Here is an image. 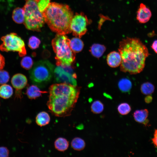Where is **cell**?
<instances>
[{
	"label": "cell",
	"instance_id": "cell-1",
	"mask_svg": "<svg viewBox=\"0 0 157 157\" xmlns=\"http://www.w3.org/2000/svg\"><path fill=\"white\" fill-rule=\"evenodd\" d=\"M118 50L122 58L120 70L131 74L142 72L146 59L150 55L146 45L136 38L123 39L119 42Z\"/></svg>",
	"mask_w": 157,
	"mask_h": 157
},
{
	"label": "cell",
	"instance_id": "cell-2",
	"mask_svg": "<svg viewBox=\"0 0 157 157\" xmlns=\"http://www.w3.org/2000/svg\"><path fill=\"white\" fill-rule=\"evenodd\" d=\"M80 88L64 83L52 85L49 88V100L47 105L49 111L55 116L70 115L79 97Z\"/></svg>",
	"mask_w": 157,
	"mask_h": 157
},
{
	"label": "cell",
	"instance_id": "cell-3",
	"mask_svg": "<svg viewBox=\"0 0 157 157\" xmlns=\"http://www.w3.org/2000/svg\"><path fill=\"white\" fill-rule=\"evenodd\" d=\"M45 22L57 34L71 33V24L73 13L66 4L50 3L42 12Z\"/></svg>",
	"mask_w": 157,
	"mask_h": 157
},
{
	"label": "cell",
	"instance_id": "cell-4",
	"mask_svg": "<svg viewBox=\"0 0 157 157\" xmlns=\"http://www.w3.org/2000/svg\"><path fill=\"white\" fill-rule=\"evenodd\" d=\"M70 40L65 35L57 34L51 44L55 53L56 64L59 65H71L75 58V53L71 48Z\"/></svg>",
	"mask_w": 157,
	"mask_h": 157
},
{
	"label": "cell",
	"instance_id": "cell-5",
	"mask_svg": "<svg viewBox=\"0 0 157 157\" xmlns=\"http://www.w3.org/2000/svg\"><path fill=\"white\" fill-rule=\"evenodd\" d=\"M39 0H25L23 8L25 12L24 22L28 30L40 31L45 21L42 13L38 5Z\"/></svg>",
	"mask_w": 157,
	"mask_h": 157
},
{
	"label": "cell",
	"instance_id": "cell-6",
	"mask_svg": "<svg viewBox=\"0 0 157 157\" xmlns=\"http://www.w3.org/2000/svg\"><path fill=\"white\" fill-rule=\"evenodd\" d=\"M54 67L49 60H41L35 62L29 71L32 82L38 86L46 85L51 80Z\"/></svg>",
	"mask_w": 157,
	"mask_h": 157
},
{
	"label": "cell",
	"instance_id": "cell-7",
	"mask_svg": "<svg viewBox=\"0 0 157 157\" xmlns=\"http://www.w3.org/2000/svg\"><path fill=\"white\" fill-rule=\"evenodd\" d=\"M2 42L0 45V50L2 51H16L20 57L26 54L25 44L23 40L15 33H11L1 38Z\"/></svg>",
	"mask_w": 157,
	"mask_h": 157
},
{
	"label": "cell",
	"instance_id": "cell-8",
	"mask_svg": "<svg viewBox=\"0 0 157 157\" xmlns=\"http://www.w3.org/2000/svg\"><path fill=\"white\" fill-rule=\"evenodd\" d=\"M53 75L58 83L76 86V75L71 65L57 66L54 69Z\"/></svg>",
	"mask_w": 157,
	"mask_h": 157
},
{
	"label": "cell",
	"instance_id": "cell-9",
	"mask_svg": "<svg viewBox=\"0 0 157 157\" xmlns=\"http://www.w3.org/2000/svg\"><path fill=\"white\" fill-rule=\"evenodd\" d=\"M90 22V20L88 19L83 13H76L73 16L71 24L73 35L76 37H81L87 32V26Z\"/></svg>",
	"mask_w": 157,
	"mask_h": 157
},
{
	"label": "cell",
	"instance_id": "cell-10",
	"mask_svg": "<svg viewBox=\"0 0 157 157\" xmlns=\"http://www.w3.org/2000/svg\"><path fill=\"white\" fill-rule=\"evenodd\" d=\"M11 83L13 87L16 90V96L21 98V94L19 92L24 88L26 85L27 80L26 77L23 74L18 73L14 75L12 77Z\"/></svg>",
	"mask_w": 157,
	"mask_h": 157
},
{
	"label": "cell",
	"instance_id": "cell-11",
	"mask_svg": "<svg viewBox=\"0 0 157 157\" xmlns=\"http://www.w3.org/2000/svg\"><path fill=\"white\" fill-rule=\"evenodd\" d=\"M152 15L151 12L149 8L143 3H141L138 10L137 19L141 23H145L150 20Z\"/></svg>",
	"mask_w": 157,
	"mask_h": 157
},
{
	"label": "cell",
	"instance_id": "cell-12",
	"mask_svg": "<svg viewBox=\"0 0 157 157\" xmlns=\"http://www.w3.org/2000/svg\"><path fill=\"white\" fill-rule=\"evenodd\" d=\"M108 65L112 68H116L119 66L121 63L122 58L119 52L113 51L109 53L106 58Z\"/></svg>",
	"mask_w": 157,
	"mask_h": 157
},
{
	"label": "cell",
	"instance_id": "cell-13",
	"mask_svg": "<svg viewBox=\"0 0 157 157\" xmlns=\"http://www.w3.org/2000/svg\"><path fill=\"white\" fill-rule=\"evenodd\" d=\"M148 114L149 112L147 109L137 110L133 113V117L136 122L146 125L149 122L147 119Z\"/></svg>",
	"mask_w": 157,
	"mask_h": 157
},
{
	"label": "cell",
	"instance_id": "cell-14",
	"mask_svg": "<svg viewBox=\"0 0 157 157\" xmlns=\"http://www.w3.org/2000/svg\"><path fill=\"white\" fill-rule=\"evenodd\" d=\"M41 91L36 85H32L28 87L26 91V94L30 99H35L41 96L42 93H46Z\"/></svg>",
	"mask_w": 157,
	"mask_h": 157
},
{
	"label": "cell",
	"instance_id": "cell-15",
	"mask_svg": "<svg viewBox=\"0 0 157 157\" xmlns=\"http://www.w3.org/2000/svg\"><path fill=\"white\" fill-rule=\"evenodd\" d=\"M106 49L104 45L94 43L90 47L89 51L94 57L99 58L102 56Z\"/></svg>",
	"mask_w": 157,
	"mask_h": 157
},
{
	"label": "cell",
	"instance_id": "cell-16",
	"mask_svg": "<svg viewBox=\"0 0 157 157\" xmlns=\"http://www.w3.org/2000/svg\"><path fill=\"white\" fill-rule=\"evenodd\" d=\"M25 15V12L23 8L17 7L13 10L12 18L15 22L18 24H21L24 22Z\"/></svg>",
	"mask_w": 157,
	"mask_h": 157
},
{
	"label": "cell",
	"instance_id": "cell-17",
	"mask_svg": "<svg viewBox=\"0 0 157 157\" xmlns=\"http://www.w3.org/2000/svg\"><path fill=\"white\" fill-rule=\"evenodd\" d=\"M50 120L49 114L45 111H42L39 113L35 118V122L37 125L42 126L49 124Z\"/></svg>",
	"mask_w": 157,
	"mask_h": 157
},
{
	"label": "cell",
	"instance_id": "cell-18",
	"mask_svg": "<svg viewBox=\"0 0 157 157\" xmlns=\"http://www.w3.org/2000/svg\"><path fill=\"white\" fill-rule=\"evenodd\" d=\"M69 45L71 49L75 53L81 51L84 47L83 41L79 38L76 37L72 38L70 40Z\"/></svg>",
	"mask_w": 157,
	"mask_h": 157
},
{
	"label": "cell",
	"instance_id": "cell-19",
	"mask_svg": "<svg viewBox=\"0 0 157 157\" xmlns=\"http://www.w3.org/2000/svg\"><path fill=\"white\" fill-rule=\"evenodd\" d=\"M54 147L56 149L60 151L63 152L67 150L69 146L68 141L65 138H59L55 141Z\"/></svg>",
	"mask_w": 157,
	"mask_h": 157
},
{
	"label": "cell",
	"instance_id": "cell-20",
	"mask_svg": "<svg viewBox=\"0 0 157 157\" xmlns=\"http://www.w3.org/2000/svg\"><path fill=\"white\" fill-rule=\"evenodd\" d=\"M12 88L9 85L6 84L2 85L0 86V97L4 99H8L13 94Z\"/></svg>",
	"mask_w": 157,
	"mask_h": 157
},
{
	"label": "cell",
	"instance_id": "cell-21",
	"mask_svg": "<svg viewBox=\"0 0 157 157\" xmlns=\"http://www.w3.org/2000/svg\"><path fill=\"white\" fill-rule=\"evenodd\" d=\"M118 86L119 89L122 92H126L130 91L132 87V84L129 79L124 78L119 81Z\"/></svg>",
	"mask_w": 157,
	"mask_h": 157
},
{
	"label": "cell",
	"instance_id": "cell-22",
	"mask_svg": "<svg viewBox=\"0 0 157 157\" xmlns=\"http://www.w3.org/2000/svg\"><path fill=\"white\" fill-rule=\"evenodd\" d=\"M72 148L74 150L80 151L83 150L85 147V143L82 138L76 137L74 138L71 142Z\"/></svg>",
	"mask_w": 157,
	"mask_h": 157
},
{
	"label": "cell",
	"instance_id": "cell-23",
	"mask_svg": "<svg viewBox=\"0 0 157 157\" xmlns=\"http://www.w3.org/2000/svg\"><path fill=\"white\" fill-rule=\"evenodd\" d=\"M155 87L151 83L146 82L142 83L140 87V90L144 94L149 95L152 94L154 91Z\"/></svg>",
	"mask_w": 157,
	"mask_h": 157
},
{
	"label": "cell",
	"instance_id": "cell-24",
	"mask_svg": "<svg viewBox=\"0 0 157 157\" xmlns=\"http://www.w3.org/2000/svg\"><path fill=\"white\" fill-rule=\"evenodd\" d=\"M104 105L99 100L94 101L91 106V112L95 114H99L102 112L104 109Z\"/></svg>",
	"mask_w": 157,
	"mask_h": 157
},
{
	"label": "cell",
	"instance_id": "cell-25",
	"mask_svg": "<svg viewBox=\"0 0 157 157\" xmlns=\"http://www.w3.org/2000/svg\"><path fill=\"white\" fill-rule=\"evenodd\" d=\"M117 109L120 115H126L129 114L131 111V107L128 103H123L119 105Z\"/></svg>",
	"mask_w": 157,
	"mask_h": 157
},
{
	"label": "cell",
	"instance_id": "cell-26",
	"mask_svg": "<svg viewBox=\"0 0 157 157\" xmlns=\"http://www.w3.org/2000/svg\"><path fill=\"white\" fill-rule=\"evenodd\" d=\"M21 66L26 69H31L33 65V62L32 58L30 56H26L23 57L21 60Z\"/></svg>",
	"mask_w": 157,
	"mask_h": 157
},
{
	"label": "cell",
	"instance_id": "cell-27",
	"mask_svg": "<svg viewBox=\"0 0 157 157\" xmlns=\"http://www.w3.org/2000/svg\"><path fill=\"white\" fill-rule=\"evenodd\" d=\"M40 43V39L35 36H32L28 40V46L32 49H35L38 47Z\"/></svg>",
	"mask_w": 157,
	"mask_h": 157
},
{
	"label": "cell",
	"instance_id": "cell-28",
	"mask_svg": "<svg viewBox=\"0 0 157 157\" xmlns=\"http://www.w3.org/2000/svg\"><path fill=\"white\" fill-rule=\"evenodd\" d=\"M9 78V75L7 71L2 69L0 70V85L6 84Z\"/></svg>",
	"mask_w": 157,
	"mask_h": 157
},
{
	"label": "cell",
	"instance_id": "cell-29",
	"mask_svg": "<svg viewBox=\"0 0 157 157\" xmlns=\"http://www.w3.org/2000/svg\"><path fill=\"white\" fill-rule=\"evenodd\" d=\"M50 0H39L38 5L40 10L42 12L50 3Z\"/></svg>",
	"mask_w": 157,
	"mask_h": 157
},
{
	"label": "cell",
	"instance_id": "cell-30",
	"mask_svg": "<svg viewBox=\"0 0 157 157\" xmlns=\"http://www.w3.org/2000/svg\"><path fill=\"white\" fill-rule=\"evenodd\" d=\"M9 154V150L6 147H0V157H8Z\"/></svg>",
	"mask_w": 157,
	"mask_h": 157
},
{
	"label": "cell",
	"instance_id": "cell-31",
	"mask_svg": "<svg viewBox=\"0 0 157 157\" xmlns=\"http://www.w3.org/2000/svg\"><path fill=\"white\" fill-rule=\"evenodd\" d=\"M5 65V59L4 57L0 53V70L2 69Z\"/></svg>",
	"mask_w": 157,
	"mask_h": 157
},
{
	"label": "cell",
	"instance_id": "cell-32",
	"mask_svg": "<svg viewBox=\"0 0 157 157\" xmlns=\"http://www.w3.org/2000/svg\"><path fill=\"white\" fill-rule=\"evenodd\" d=\"M154 145L157 148V129H156L154 133V137L152 139Z\"/></svg>",
	"mask_w": 157,
	"mask_h": 157
},
{
	"label": "cell",
	"instance_id": "cell-33",
	"mask_svg": "<svg viewBox=\"0 0 157 157\" xmlns=\"http://www.w3.org/2000/svg\"><path fill=\"white\" fill-rule=\"evenodd\" d=\"M151 47L154 52L157 53V40H155L153 42Z\"/></svg>",
	"mask_w": 157,
	"mask_h": 157
},
{
	"label": "cell",
	"instance_id": "cell-34",
	"mask_svg": "<svg viewBox=\"0 0 157 157\" xmlns=\"http://www.w3.org/2000/svg\"><path fill=\"white\" fill-rule=\"evenodd\" d=\"M152 99V97L150 96H148L145 98V101L147 103H149L150 102Z\"/></svg>",
	"mask_w": 157,
	"mask_h": 157
},
{
	"label": "cell",
	"instance_id": "cell-35",
	"mask_svg": "<svg viewBox=\"0 0 157 157\" xmlns=\"http://www.w3.org/2000/svg\"></svg>",
	"mask_w": 157,
	"mask_h": 157
}]
</instances>
